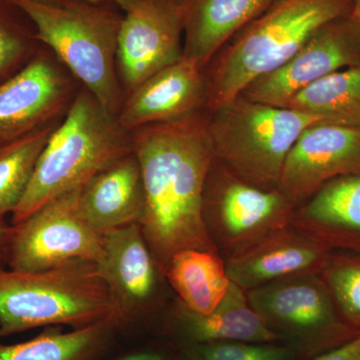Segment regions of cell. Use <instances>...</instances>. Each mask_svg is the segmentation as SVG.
<instances>
[{
  "label": "cell",
  "instance_id": "1",
  "mask_svg": "<svg viewBox=\"0 0 360 360\" xmlns=\"http://www.w3.org/2000/svg\"><path fill=\"white\" fill-rule=\"evenodd\" d=\"M130 134L146 200L139 224L160 274L179 251L217 252L202 217L203 188L214 158L207 111L146 125Z\"/></svg>",
  "mask_w": 360,
  "mask_h": 360
},
{
  "label": "cell",
  "instance_id": "2",
  "mask_svg": "<svg viewBox=\"0 0 360 360\" xmlns=\"http://www.w3.org/2000/svg\"><path fill=\"white\" fill-rule=\"evenodd\" d=\"M354 0H274L215 52L205 68L212 111L281 68L322 25L354 11Z\"/></svg>",
  "mask_w": 360,
  "mask_h": 360
},
{
  "label": "cell",
  "instance_id": "3",
  "mask_svg": "<svg viewBox=\"0 0 360 360\" xmlns=\"http://www.w3.org/2000/svg\"><path fill=\"white\" fill-rule=\"evenodd\" d=\"M30 18L47 47L104 108L117 117L124 94L116 70L124 14L110 2L11 0Z\"/></svg>",
  "mask_w": 360,
  "mask_h": 360
},
{
  "label": "cell",
  "instance_id": "4",
  "mask_svg": "<svg viewBox=\"0 0 360 360\" xmlns=\"http://www.w3.org/2000/svg\"><path fill=\"white\" fill-rule=\"evenodd\" d=\"M131 151L130 132L82 86L40 153L25 195L13 213V225L49 201L84 186Z\"/></svg>",
  "mask_w": 360,
  "mask_h": 360
},
{
  "label": "cell",
  "instance_id": "5",
  "mask_svg": "<svg viewBox=\"0 0 360 360\" xmlns=\"http://www.w3.org/2000/svg\"><path fill=\"white\" fill-rule=\"evenodd\" d=\"M108 319L122 324L94 262L44 271L0 269V340L44 326L77 329Z\"/></svg>",
  "mask_w": 360,
  "mask_h": 360
},
{
  "label": "cell",
  "instance_id": "6",
  "mask_svg": "<svg viewBox=\"0 0 360 360\" xmlns=\"http://www.w3.org/2000/svg\"><path fill=\"white\" fill-rule=\"evenodd\" d=\"M207 113L214 158L243 181L264 191L278 189L286 158L303 130L326 122L240 94Z\"/></svg>",
  "mask_w": 360,
  "mask_h": 360
},
{
  "label": "cell",
  "instance_id": "7",
  "mask_svg": "<svg viewBox=\"0 0 360 360\" xmlns=\"http://www.w3.org/2000/svg\"><path fill=\"white\" fill-rule=\"evenodd\" d=\"M248 302L270 329L303 359L359 335L336 307L319 274L290 277L246 291Z\"/></svg>",
  "mask_w": 360,
  "mask_h": 360
},
{
  "label": "cell",
  "instance_id": "8",
  "mask_svg": "<svg viewBox=\"0 0 360 360\" xmlns=\"http://www.w3.org/2000/svg\"><path fill=\"white\" fill-rule=\"evenodd\" d=\"M295 210L278 189L251 186L213 158L203 188L202 217L208 236L224 260L290 225Z\"/></svg>",
  "mask_w": 360,
  "mask_h": 360
},
{
  "label": "cell",
  "instance_id": "9",
  "mask_svg": "<svg viewBox=\"0 0 360 360\" xmlns=\"http://www.w3.org/2000/svg\"><path fill=\"white\" fill-rule=\"evenodd\" d=\"M82 187L11 227L6 257L11 270L44 271L75 262L97 264L103 258L104 236L85 220L78 206Z\"/></svg>",
  "mask_w": 360,
  "mask_h": 360
},
{
  "label": "cell",
  "instance_id": "10",
  "mask_svg": "<svg viewBox=\"0 0 360 360\" xmlns=\"http://www.w3.org/2000/svg\"><path fill=\"white\" fill-rule=\"evenodd\" d=\"M82 85L47 47L0 84V143L63 120Z\"/></svg>",
  "mask_w": 360,
  "mask_h": 360
},
{
  "label": "cell",
  "instance_id": "11",
  "mask_svg": "<svg viewBox=\"0 0 360 360\" xmlns=\"http://www.w3.org/2000/svg\"><path fill=\"white\" fill-rule=\"evenodd\" d=\"M355 66H360V18L354 9L322 25L288 63L251 82L240 96L284 108L307 85Z\"/></svg>",
  "mask_w": 360,
  "mask_h": 360
},
{
  "label": "cell",
  "instance_id": "12",
  "mask_svg": "<svg viewBox=\"0 0 360 360\" xmlns=\"http://www.w3.org/2000/svg\"><path fill=\"white\" fill-rule=\"evenodd\" d=\"M184 58V28L174 0H139L124 13L116 70L124 97Z\"/></svg>",
  "mask_w": 360,
  "mask_h": 360
},
{
  "label": "cell",
  "instance_id": "13",
  "mask_svg": "<svg viewBox=\"0 0 360 360\" xmlns=\"http://www.w3.org/2000/svg\"><path fill=\"white\" fill-rule=\"evenodd\" d=\"M360 172V129L317 122L303 130L286 158L278 191L295 210L323 184Z\"/></svg>",
  "mask_w": 360,
  "mask_h": 360
},
{
  "label": "cell",
  "instance_id": "14",
  "mask_svg": "<svg viewBox=\"0 0 360 360\" xmlns=\"http://www.w3.org/2000/svg\"><path fill=\"white\" fill-rule=\"evenodd\" d=\"M103 248L97 270L110 290L116 315L122 323L153 302L160 270L139 224L104 234Z\"/></svg>",
  "mask_w": 360,
  "mask_h": 360
},
{
  "label": "cell",
  "instance_id": "15",
  "mask_svg": "<svg viewBox=\"0 0 360 360\" xmlns=\"http://www.w3.org/2000/svg\"><path fill=\"white\" fill-rule=\"evenodd\" d=\"M207 84L205 70L182 58L144 80L124 97L117 120L122 129L132 130L170 122L206 110Z\"/></svg>",
  "mask_w": 360,
  "mask_h": 360
},
{
  "label": "cell",
  "instance_id": "16",
  "mask_svg": "<svg viewBox=\"0 0 360 360\" xmlns=\"http://www.w3.org/2000/svg\"><path fill=\"white\" fill-rule=\"evenodd\" d=\"M331 250L290 224L225 260L232 283L255 290L290 277L319 274Z\"/></svg>",
  "mask_w": 360,
  "mask_h": 360
},
{
  "label": "cell",
  "instance_id": "17",
  "mask_svg": "<svg viewBox=\"0 0 360 360\" xmlns=\"http://www.w3.org/2000/svg\"><path fill=\"white\" fill-rule=\"evenodd\" d=\"M290 224L329 250L360 255V172L323 184L296 208Z\"/></svg>",
  "mask_w": 360,
  "mask_h": 360
},
{
  "label": "cell",
  "instance_id": "18",
  "mask_svg": "<svg viewBox=\"0 0 360 360\" xmlns=\"http://www.w3.org/2000/svg\"><path fill=\"white\" fill-rule=\"evenodd\" d=\"M144 186L134 150L94 175L80 191L78 206L99 233L139 224L144 210Z\"/></svg>",
  "mask_w": 360,
  "mask_h": 360
},
{
  "label": "cell",
  "instance_id": "19",
  "mask_svg": "<svg viewBox=\"0 0 360 360\" xmlns=\"http://www.w3.org/2000/svg\"><path fill=\"white\" fill-rule=\"evenodd\" d=\"M184 28V58L205 70L231 37L274 0H174Z\"/></svg>",
  "mask_w": 360,
  "mask_h": 360
},
{
  "label": "cell",
  "instance_id": "20",
  "mask_svg": "<svg viewBox=\"0 0 360 360\" xmlns=\"http://www.w3.org/2000/svg\"><path fill=\"white\" fill-rule=\"evenodd\" d=\"M176 316L182 333L191 345L214 341L285 342L251 307L245 291L232 281L224 300L210 314H193L179 303Z\"/></svg>",
  "mask_w": 360,
  "mask_h": 360
},
{
  "label": "cell",
  "instance_id": "21",
  "mask_svg": "<svg viewBox=\"0 0 360 360\" xmlns=\"http://www.w3.org/2000/svg\"><path fill=\"white\" fill-rule=\"evenodd\" d=\"M180 304L193 314H210L231 286L225 260L214 251L186 250L170 258L163 271Z\"/></svg>",
  "mask_w": 360,
  "mask_h": 360
},
{
  "label": "cell",
  "instance_id": "22",
  "mask_svg": "<svg viewBox=\"0 0 360 360\" xmlns=\"http://www.w3.org/2000/svg\"><path fill=\"white\" fill-rule=\"evenodd\" d=\"M120 326L108 319L68 333L49 328L15 345L0 341V360H94Z\"/></svg>",
  "mask_w": 360,
  "mask_h": 360
},
{
  "label": "cell",
  "instance_id": "23",
  "mask_svg": "<svg viewBox=\"0 0 360 360\" xmlns=\"http://www.w3.org/2000/svg\"><path fill=\"white\" fill-rule=\"evenodd\" d=\"M284 108L360 129V66L336 71L307 85Z\"/></svg>",
  "mask_w": 360,
  "mask_h": 360
},
{
  "label": "cell",
  "instance_id": "24",
  "mask_svg": "<svg viewBox=\"0 0 360 360\" xmlns=\"http://www.w3.org/2000/svg\"><path fill=\"white\" fill-rule=\"evenodd\" d=\"M63 120L0 143V217L13 214L20 205L40 153Z\"/></svg>",
  "mask_w": 360,
  "mask_h": 360
},
{
  "label": "cell",
  "instance_id": "25",
  "mask_svg": "<svg viewBox=\"0 0 360 360\" xmlns=\"http://www.w3.org/2000/svg\"><path fill=\"white\" fill-rule=\"evenodd\" d=\"M41 45L30 18L11 0H0V84L21 70Z\"/></svg>",
  "mask_w": 360,
  "mask_h": 360
},
{
  "label": "cell",
  "instance_id": "26",
  "mask_svg": "<svg viewBox=\"0 0 360 360\" xmlns=\"http://www.w3.org/2000/svg\"><path fill=\"white\" fill-rule=\"evenodd\" d=\"M321 274L343 319L360 330V255L333 250Z\"/></svg>",
  "mask_w": 360,
  "mask_h": 360
},
{
  "label": "cell",
  "instance_id": "27",
  "mask_svg": "<svg viewBox=\"0 0 360 360\" xmlns=\"http://www.w3.org/2000/svg\"><path fill=\"white\" fill-rule=\"evenodd\" d=\"M193 360H300L302 355L285 342L214 341L195 343L188 350Z\"/></svg>",
  "mask_w": 360,
  "mask_h": 360
},
{
  "label": "cell",
  "instance_id": "28",
  "mask_svg": "<svg viewBox=\"0 0 360 360\" xmlns=\"http://www.w3.org/2000/svg\"><path fill=\"white\" fill-rule=\"evenodd\" d=\"M311 360H360V333L347 342L316 355Z\"/></svg>",
  "mask_w": 360,
  "mask_h": 360
},
{
  "label": "cell",
  "instance_id": "29",
  "mask_svg": "<svg viewBox=\"0 0 360 360\" xmlns=\"http://www.w3.org/2000/svg\"><path fill=\"white\" fill-rule=\"evenodd\" d=\"M9 229H11V227L7 226L6 222H4V217H0V265H1L2 259L6 257ZM0 269H1V266H0Z\"/></svg>",
  "mask_w": 360,
  "mask_h": 360
},
{
  "label": "cell",
  "instance_id": "30",
  "mask_svg": "<svg viewBox=\"0 0 360 360\" xmlns=\"http://www.w3.org/2000/svg\"><path fill=\"white\" fill-rule=\"evenodd\" d=\"M118 360H167L162 354L158 352H139V354H134L127 355Z\"/></svg>",
  "mask_w": 360,
  "mask_h": 360
},
{
  "label": "cell",
  "instance_id": "31",
  "mask_svg": "<svg viewBox=\"0 0 360 360\" xmlns=\"http://www.w3.org/2000/svg\"><path fill=\"white\" fill-rule=\"evenodd\" d=\"M92 1L110 2V4H115L118 8L122 9L123 13H127L132 6L136 4L139 0H92Z\"/></svg>",
  "mask_w": 360,
  "mask_h": 360
},
{
  "label": "cell",
  "instance_id": "32",
  "mask_svg": "<svg viewBox=\"0 0 360 360\" xmlns=\"http://www.w3.org/2000/svg\"><path fill=\"white\" fill-rule=\"evenodd\" d=\"M355 11H356L357 14H359L360 18V0H354Z\"/></svg>",
  "mask_w": 360,
  "mask_h": 360
},
{
  "label": "cell",
  "instance_id": "33",
  "mask_svg": "<svg viewBox=\"0 0 360 360\" xmlns=\"http://www.w3.org/2000/svg\"><path fill=\"white\" fill-rule=\"evenodd\" d=\"M1 143H2V142H1Z\"/></svg>",
  "mask_w": 360,
  "mask_h": 360
}]
</instances>
